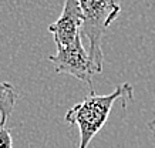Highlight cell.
I'll list each match as a JSON object with an SVG mask.
<instances>
[{"mask_svg": "<svg viewBox=\"0 0 155 148\" xmlns=\"http://www.w3.org/2000/svg\"><path fill=\"white\" fill-rule=\"evenodd\" d=\"M0 148H13L12 134L6 127H0Z\"/></svg>", "mask_w": 155, "mask_h": 148, "instance_id": "6", "label": "cell"}, {"mask_svg": "<svg viewBox=\"0 0 155 148\" xmlns=\"http://www.w3.org/2000/svg\"><path fill=\"white\" fill-rule=\"evenodd\" d=\"M83 12L81 36L88 40V54L100 73L103 71L104 54L101 41L110 24L120 16L121 7L117 0H78Z\"/></svg>", "mask_w": 155, "mask_h": 148, "instance_id": "2", "label": "cell"}, {"mask_svg": "<svg viewBox=\"0 0 155 148\" xmlns=\"http://www.w3.org/2000/svg\"><path fill=\"white\" fill-rule=\"evenodd\" d=\"M17 101V91L13 84L0 81V127H6Z\"/></svg>", "mask_w": 155, "mask_h": 148, "instance_id": "5", "label": "cell"}, {"mask_svg": "<svg viewBox=\"0 0 155 148\" xmlns=\"http://www.w3.org/2000/svg\"><path fill=\"white\" fill-rule=\"evenodd\" d=\"M84 17L78 0H64L61 16L48 26V31L53 34L57 48L70 46L81 34Z\"/></svg>", "mask_w": 155, "mask_h": 148, "instance_id": "4", "label": "cell"}, {"mask_svg": "<svg viewBox=\"0 0 155 148\" xmlns=\"http://www.w3.org/2000/svg\"><path fill=\"white\" fill-rule=\"evenodd\" d=\"M148 127H150V130L154 133V135H155V120H152V121L148 123Z\"/></svg>", "mask_w": 155, "mask_h": 148, "instance_id": "7", "label": "cell"}, {"mask_svg": "<svg viewBox=\"0 0 155 148\" xmlns=\"http://www.w3.org/2000/svg\"><path fill=\"white\" fill-rule=\"evenodd\" d=\"M117 100H132V87L128 83L118 86L113 93L107 96H97L94 90L90 91L88 97L71 107L66 113V121L70 125L80 128V145L78 148H87L91 140L100 133L108 120L114 103Z\"/></svg>", "mask_w": 155, "mask_h": 148, "instance_id": "1", "label": "cell"}, {"mask_svg": "<svg viewBox=\"0 0 155 148\" xmlns=\"http://www.w3.org/2000/svg\"><path fill=\"white\" fill-rule=\"evenodd\" d=\"M53 63L54 70L58 74H70L77 80L88 84L90 91L93 87V76L100 74V70L91 60L88 51H85L83 46V36H78L74 41L67 47L57 48V53L48 57Z\"/></svg>", "mask_w": 155, "mask_h": 148, "instance_id": "3", "label": "cell"}]
</instances>
